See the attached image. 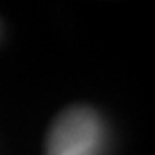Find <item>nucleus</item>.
<instances>
[{"label": "nucleus", "instance_id": "obj_1", "mask_svg": "<svg viewBox=\"0 0 155 155\" xmlns=\"http://www.w3.org/2000/svg\"><path fill=\"white\" fill-rule=\"evenodd\" d=\"M105 137L104 122L94 109L69 108L50 127L46 155H102Z\"/></svg>", "mask_w": 155, "mask_h": 155}]
</instances>
